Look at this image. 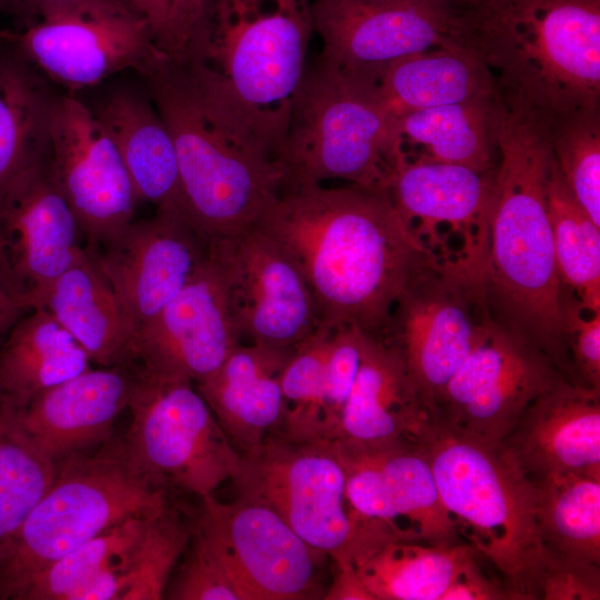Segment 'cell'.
Masks as SVG:
<instances>
[{
  "instance_id": "f1b7e54d",
  "label": "cell",
  "mask_w": 600,
  "mask_h": 600,
  "mask_svg": "<svg viewBox=\"0 0 600 600\" xmlns=\"http://www.w3.org/2000/svg\"><path fill=\"white\" fill-rule=\"evenodd\" d=\"M501 112L499 97L488 94L393 118L398 158L491 171L498 162Z\"/></svg>"
},
{
  "instance_id": "f546056e",
  "label": "cell",
  "mask_w": 600,
  "mask_h": 600,
  "mask_svg": "<svg viewBox=\"0 0 600 600\" xmlns=\"http://www.w3.org/2000/svg\"><path fill=\"white\" fill-rule=\"evenodd\" d=\"M39 306L77 340L92 363L132 362L136 328L88 251L52 282Z\"/></svg>"
},
{
  "instance_id": "ee69618b",
  "label": "cell",
  "mask_w": 600,
  "mask_h": 600,
  "mask_svg": "<svg viewBox=\"0 0 600 600\" xmlns=\"http://www.w3.org/2000/svg\"><path fill=\"white\" fill-rule=\"evenodd\" d=\"M542 600H599L600 564L551 558L540 590Z\"/></svg>"
},
{
  "instance_id": "60d3db41",
  "label": "cell",
  "mask_w": 600,
  "mask_h": 600,
  "mask_svg": "<svg viewBox=\"0 0 600 600\" xmlns=\"http://www.w3.org/2000/svg\"><path fill=\"white\" fill-rule=\"evenodd\" d=\"M192 546L164 593L173 600H248L229 562L211 537L197 523Z\"/></svg>"
},
{
  "instance_id": "277c9868",
  "label": "cell",
  "mask_w": 600,
  "mask_h": 600,
  "mask_svg": "<svg viewBox=\"0 0 600 600\" xmlns=\"http://www.w3.org/2000/svg\"><path fill=\"white\" fill-rule=\"evenodd\" d=\"M460 41L506 108L553 118L600 107V0H471Z\"/></svg>"
},
{
  "instance_id": "d6986e66",
  "label": "cell",
  "mask_w": 600,
  "mask_h": 600,
  "mask_svg": "<svg viewBox=\"0 0 600 600\" xmlns=\"http://www.w3.org/2000/svg\"><path fill=\"white\" fill-rule=\"evenodd\" d=\"M210 241L182 212L157 209L88 251L131 319L136 334L197 274Z\"/></svg>"
},
{
  "instance_id": "9a60e30c",
  "label": "cell",
  "mask_w": 600,
  "mask_h": 600,
  "mask_svg": "<svg viewBox=\"0 0 600 600\" xmlns=\"http://www.w3.org/2000/svg\"><path fill=\"white\" fill-rule=\"evenodd\" d=\"M482 282L439 268L420 273L381 337L403 359L429 414L474 348L489 317Z\"/></svg>"
},
{
  "instance_id": "603a6c76",
  "label": "cell",
  "mask_w": 600,
  "mask_h": 600,
  "mask_svg": "<svg viewBox=\"0 0 600 600\" xmlns=\"http://www.w3.org/2000/svg\"><path fill=\"white\" fill-rule=\"evenodd\" d=\"M133 362L90 368L8 409L9 422L57 463L110 440L138 377Z\"/></svg>"
},
{
  "instance_id": "ba28073f",
  "label": "cell",
  "mask_w": 600,
  "mask_h": 600,
  "mask_svg": "<svg viewBox=\"0 0 600 600\" xmlns=\"http://www.w3.org/2000/svg\"><path fill=\"white\" fill-rule=\"evenodd\" d=\"M277 160L282 192L327 180L387 190L398 152L376 83L319 60L297 91Z\"/></svg>"
},
{
  "instance_id": "b9f144b4",
  "label": "cell",
  "mask_w": 600,
  "mask_h": 600,
  "mask_svg": "<svg viewBox=\"0 0 600 600\" xmlns=\"http://www.w3.org/2000/svg\"><path fill=\"white\" fill-rule=\"evenodd\" d=\"M367 333L352 326L331 328L321 403V442L338 438L342 413L361 362Z\"/></svg>"
},
{
  "instance_id": "f35d334b",
  "label": "cell",
  "mask_w": 600,
  "mask_h": 600,
  "mask_svg": "<svg viewBox=\"0 0 600 600\" xmlns=\"http://www.w3.org/2000/svg\"><path fill=\"white\" fill-rule=\"evenodd\" d=\"M550 140L564 183L600 227V107L551 118Z\"/></svg>"
},
{
  "instance_id": "83f0119b",
  "label": "cell",
  "mask_w": 600,
  "mask_h": 600,
  "mask_svg": "<svg viewBox=\"0 0 600 600\" xmlns=\"http://www.w3.org/2000/svg\"><path fill=\"white\" fill-rule=\"evenodd\" d=\"M93 112L116 143L139 202L188 217L174 144L152 100L122 89Z\"/></svg>"
},
{
  "instance_id": "e0dca14e",
  "label": "cell",
  "mask_w": 600,
  "mask_h": 600,
  "mask_svg": "<svg viewBox=\"0 0 600 600\" xmlns=\"http://www.w3.org/2000/svg\"><path fill=\"white\" fill-rule=\"evenodd\" d=\"M48 162L88 251L133 220L139 200L121 154L96 113L73 96L56 94L52 100Z\"/></svg>"
},
{
  "instance_id": "484cf974",
  "label": "cell",
  "mask_w": 600,
  "mask_h": 600,
  "mask_svg": "<svg viewBox=\"0 0 600 600\" xmlns=\"http://www.w3.org/2000/svg\"><path fill=\"white\" fill-rule=\"evenodd\" d=\"M477 553L468 542L440 547L408 541L388 523L357 516L353 534L337 556L352 563L374 600H440Z\"/></svg>"
},
{
  "instance_id": "4fadbf2b",
  "label": "cell",
  "mask_w": 600,
  "mask_h": 600,
  "mask_svg": "<svg viewBox=\"0 0 600 600\" xmlns=\"http://www.w3.org/2000/svg\"><path fill=\"white\" fill-rule=\"evenodd\" d=\"M497 168V167H496ZM496 169L399 158L387 192L432 261L483 280Z\"/></svg>"
},
{
  "instance_id": "2e32d148",
  "label": "cell",
  "mask_w": 600,
  "mask_h": 600,
  "mask_svg": "<svg viewBox=\"0 0 600 600\" xmlns=\"http://www.w3.org/2000/svg\"><path fill=\"white\" fill-rule=\"evenodd\" d=\"M452 0H311L320 60L377 83L397 60L460 41Z\"/></svg>"
},
{
  "instance_id": "7a4b0ae2",
  "label": "cell",
  "mask_w": 600,
  "mask_h": 600,
  "mask_svg": "<svg viewBox=\"0 0 600 600\" xmlns=\"http://www.w3.org/2000/svg\"><path fill=\"white\" fill-rule=\"evenodd\" d=\"M551 118L502 106L484 270L487 301L503 324L538 344L562 368L566 298L548 213L554 160Z\"/></svg>"
},
{
  "instance_id": "f6af8a7d",
  "label": "cell",
  "mask_w": 600,
  "mask_h": 600,
  "mask_svg": "<svg viewBox=\"0 0 600 600\" xmlns=\"http://www.w3.org/2000/svg\"><path fill=\"white\" fill-rule=\"evenodd\" d=\"M207 0H170L161 50L182 62Z\"/></svg>"
},
{
  "instance_id": "816d5d0a",
  "label": "cell",
  "mask_w": 600,
  "mask_h": 600,
  "mask_svg": "<svg viewBox=\"0 0 600 600\" xmlns=\"http://www.w3.org/2000/svg\"><path fill=\"white\" fill-rule=\"evenodd\" d=\"M7 422V407L0 400V431Z\"/></svg>"
},
{
  "instance_id": "cb8c5ba5",
  "label": "cell",
  "mask_w": 600,
  "mask_h": 600,
  "mask_svg": "<svg viewBox=\"0 0 600 600\" xmlns=\"http://www.w3.org/2000/svg\"><path fill=\"white\" fill-rule=\"evenodd\" d=\"M501 444L531 481L566 473L600 476V391L561 376Z\"/></svg>"
},
{
  "instance_id": "5b68a950",
  "label": "cell",
  "mask_w": 600,
  "mask_h": 600,
  "mask_svg": "<svg viewBox=\"0 0 600 600\" xmlns=\"http://www.w3.org/2000/svg\"><path fill=\"white\" fill-rule=\"evenodd\" d=\"M139 73L171 134L193 226L210 241L254 224L282 192L277 159L162 50Z\"/></svg>"
},
{
  "instance_id": "ac0fdd59",
  "label": "cell",
  "mask_w": 600,
  "mask_h": 600,
  "mask_svg": "<svg viewBox=\"0 0 600 600\" xmlns=\"http://www.w3.org/2000/svg\"><path fill=\"white\" fill-rule=\"evenodd\" d=\"M197 524L218 546L248 600L319 598L318 563L323 552L308 544L268 506L238 496L230 502L201 498Z\"/></svg>"
},
{
  "instance_id": "681fc988",
  "label": "cell",
  "mask_w": 600,
  "mask_h": 600,
  "mask_svg": "<svg viewBox=\"0 0 600 600\" xmlns=\"http://www.w3.org/2000/svg\"><path fill=\"white\" fill-rule=\"evenodd\" d=\"M80 1L83 0H0V10L17 16L29 24L52 9Z\"/></svg>"
},
{
  "instance_id": "1f68e13d",
  "label": "cell",
  "mask_w": 600,
  "mask_h": 600,
  "mask_svg": "<svg viewBox=\"0 0 600 600\" xmlns=\"http://www.w3.org/2000/svg\"><path fill=\"white\" fill-rule=\"evenodd\" d=\"M91 364L84 349L47 309L34 307L0 344V400L9 409H19Z\"/></svg>"
},
{
  "instance_id": "6da1fadb",
  "label": "cell",
  "mask_w": 600,
  "mask_h": 600,
  "mask_svg": "<svg viewBox=\"0 0 600 600\" xmlns=\"http://www.w3.org/2000/svg\"><path fill=\"white\" fill-rule=\"evenodd\" d=\"M293 259L321 324L381 338L399 298L438 268L387 190L308 184L282 192L256 222Z\"/></svg>"
},
{
  "instance_id": "7dc6e473",
  "label": "cell",
  "mask_w": 600,
  "mask_h": 600,
  "mask_svg": "<svg viewBox=\"0 0 600 600\" xmlns=\"http://www.w3.org/2000/svg\"><path fill=\"white\" fill-rule=\"evenodd\" d=\"M334 576L323 594L327 600H374L352 563L342 556L332 558Z\"/></svg>"
},
{
  "instance_id": "8992f818",
  "label": "cell",
  "mask_w": 600,
  "mask_h": 600,
  "mask_svg": "<svg viewBox=\"0 0 600 600\" xmlns=\"http://www.w3.org/2000/svg\"><path fill=\"white\" fill-rule=\"evenodd\" d=\"M460 536L499 571L511 600L540 599L551 558L532 481L500 443L489 446L428 418L414 438Z\"/></svg>"
},
{
  "instance_id": "d6a6232c",
  "label": "cell",
  "mask_w": 600,
  "mask_h": 600,
  "mask_svg": "<svg viewBox=\"0 0 600 600\" xmlns=\"http://www.w3.org/2000/svg\"><path fill=\"white\" fill-rule=\"evenodd\" d=\"M54 96L47 79L12 46H0V197L48 154Z\"/></svg>"
},
{
  "instance_id": "d590c367",
  "label": "cell",
  "mask_w": 600,
  "mask_h": 600,
  "mask_svg": "<svg viewBox=\"0 0 600 600\" xmlns=\"http://www.w3.org/2000/svg\"><path fill=\"white\" fill-rule=\"evenodd\" d=\"M548 213L562 286L578 296L579 306L600 311V227L591 220L564 183L556 160L547 182Z\"/></svg>"
},
{
  "instance_id": "c3c4849f",
  "label": "cell",
  "mask_w": 600,
  "mask_h": 600,
  "mask_svg": "<svg viewBox=\"0 0 600 600\" xmlns=\"http://www.w3.org/2000/svg\"><path fill=\"white\" fill-rule=\"evenodd\" d=\"M32 307L24 293L0 267V344Z\"/></svg>"
},
{
  "instance_id": "7bdbcfd3",
  "label": "cell",
  "mask_w": 600,
  "mask_h": 600,
  "mask_svg": "<svg viewBox=\"0 0 600 600\" xmlns=\"http://www.w3.org/2000/svg\"><path fill=\"white\" fill-rule=\"evenodd\" d=\"M578 301L566 302V340H570L578 382L600 391V311L581 314Z\"/></svg>"
},
{
  "instance_id": "9c48e42d",
  "label": "cell",
  "mask_w": 600,
  "mask_h": 600,
  "mask_svg": "<svg viewBox=\"0 0 600 600\" xmlns=\"http://www.w3.org/2000/svg\"><path fill=\"white\" fill-rule=\"evenodd\" d=\"M138 369L123 440L132 461L157 486L200 498L233 480L242 458L193 382Z\"/></svg>"
},
{
  "instance_id": "f907efd6",
  "label": "cell",
  "mask_w": 600,
  "mask_h": 600,
  "mask_svg": "<svg viewBox=\"0 0 600 600\" xmlns=\"http://www.w3.org/2000/svg\"><path fill=\"white\" fill-rule=\"evenodd\" d=\"M130 2L149 21L157 44L161 49L170 0H130Z\"/></svg>"
},
{
  "instance_id": "30bf717a",
  "label": "cell",
  "mask_w": 600,
  "mask_h": 600,
  "mask_svg": "<svg viewBox=\"0 0 600 600\" xmlns=\"http://www.w3.org/2000/svg\"><path fill=\"white\" fill-rule=\"evenodd\" d=\"M47 80L78 90L137 72L161 49L130 0H83L46 12L21 31L0 34Z\"/></svg>"
},
{
  "instance_id": "4316f807",
  "label": "cell",
  "mask_w": 600,
  "mask_h": 600,
  "mask_svg": "<svg viewBox=\"0 0 600 600\" xmlns=\"http://www.w3.org/2000/svg\"><path fill=\"white\" fill-rule=\"evenodd\" d=\"M429 411L398 350L367 333L358 374L333 443L374 450L414 439Z\"/></svg>"
},
{
  "instance_id": "e575fe53",
  "label": "cell",
  "mask_w": 600,
  "mask_h": 600,
  "mask_svg": "<svg viewBox=\"0 0 600 600\" xmlns=\"http://www.w3.org/2000/svg\"><path fill=\"white\" fill-rule=\"evenodd\" d=\"M193 529L168 506L156 513L142 538L118 568L81 590L74 600H158L191 541Z\"/></svg>"
},
{
  "instance_id": "5bb4252c",
  "label": "cell",
  "mask_w": 600,
  "mask_h": 600,
  "mask_svg": "<svg viewBox=\"0 0 600 600\" xmlns=\"http://www.w3.org/2000/svg\"><path fill=\"white\" fill-rule=\"evenodd\" d=\"M240 343L293 348L317 330L320 317L300 269L257 223L210 240Z\"/></svg>"
},
{
  "instance_id": "4dcf8cb0",
  "label": "cell",
  "mask_w": 600,
  "mask_h": 600,
  "mask_svg": "<svg viewBox=\"0 0 600 600\" xmlns=\"http://www.w3.org/2000/svg\"><path fill=\"white\" fill-rule=\"evenodd\" d=\"M392 118L497 94L481 59L461 42L417 52L394 61L376 83Z\"/></svg>"
},
{
  "instance_id": "52a82bcc",
  "label": "cell",
  "mask_w": 600,
  "mask_h": 600,
  "mask_svg": "<svg viewBox=\"0 0 600 600\" xmlns=\"http://www.w3.org/2000/svg\"><path fill=\"white\" fill-rule=\"evenodd\" d=\"M167 507L166 489L132 461L124 442L57 463L54 479L0 557V596L17 598L47 566L124 521Z\"/></svg>"
},
{
  "instance_id": "d4e9b609",
  "label": "cell",
  "mask_w": 600,
  "mask_h": 600,
  "mask_svg": "<svg viewBox=\"0 0 600 600\" xmlns=\"http://www.w3.org/2000/svg\"><path fill=\"white\" fill-rule=\"evenodd\" d=\"M293 348L239 343L210 376L193 383L241 457L281 428V376Z\"/></svg>"
},
{
  "instance_id": "ffe728a7",
  "label": "cell",
  "mask_w": 600,
  "mask_h": 600,
  "mask_svg": "<svg viewBox=\"0 0 600 600\" xmlns=\"http://www.w3.org/2000/svg\"><path fill=\"white\" fill-rule=\"evenodd\" d=\"M82 241L47 154L23 170L0 197V267L34 308L52 282L84 257Z\"/></svg>"
},
{
  "instance_id": "74e56055",
  "label": "cell",
  "mask_w": 600,
  "mask_h": 600,
  "mask_svg": "<svg viewBox=\"0 0 600 600\" xmlns=\"http://www.w3.org/2000/svg\"><path fill=\"white\" fill-rule=\"evenodd\" d=\"M57 462L8 420L0 431V557L52 483Z\"/></svg>"
},
{
  "instance_id": "bcb514c9",
  "label": "cell",
  "mask_w": 600,
  "mask_h": 600,
  "mask_svg": "<svg viewBox=\"0 0 600 600\" xmlns=\"http://www.w3.org/2000/svg\"><path fill=\"white\" fill-rule=\"evenodd\" d=\"M477 554L470 558L442 593L440 600H506L508 592L501 580L488 578L479 568Z\"/></svg>"
},
{
  "instance_id": "7402d4cb",
  "label": "cell",
  "mask_w": 600,
  "mask_h": 600,
  "mask_svg": "<svg viewBox=\"0 0 600 600\" xmlns=\"http://www.w3.org/2000/svg\"><path fill=\"white\" fill-rule=\"evenodd\" d=\"M240 343L220 277L210 259L134 338L131 361L193 383L216 371Z\"/></svg>"
},
{
  "instance_id": "8fae6325",
  "label": "cell",
  "mask_w": 600,
  "mask_h": 600,
  "mask_svg": "<svg viewBox=\"0 0 600 600\" xmlns=\"http://www.w3.org/2000/svg\"><path fill=\"white\" fill-rule=\"evenodd\" d=\"M561 376L538 344L489 316L430 418L469 439L497 446Z\"/></svg>"
},
{
  "instance_id": "f5cc1de1",
  "label": "cell",
  "mask_w": 600,
  "mask_h": 600,
  "mask_svg": "<svg viewBox=\"0 0 600 600\" xmlns=\"http://www.w3.org/2000/svg\"><path fill=\"white\" fill-rule=\"evenodd\" d=\"M452 1H454V2H457L459 4H464V3L470 2L471 0H452Z\"/></svg>"
},
{
  "instance_id": "ab89813d",
  "label": "cell",
  "mask_w": 600,
  "mask_h": 600,
  "mask_svg": "<svg viewBox=\"0 0 600 600\" xmlns=\"http://www.w3.org/2000/svg\"><path fill=\"white\" fill-rule=\"evenodd\" d=\"M331 328L320 324L297 344L281 376L286 411L281 436L294 442H321V403Z\"/></svg>"
},
{
  "instance_id": "44dd1931",
  "label": "cell",
  "mask_w": 600,
  "mask_h": 600,
  "mask_svg": "<svg viewBox=\"0 0 600 600\" xmlns=\"http://www.w3.org/2000/svg\"><path fill=\"white\" fill-rule=\"evenodd\" d=\"M334 446L344 467L346 497L354 514L381 520L408 541L440 547L462 542L414 439L374 450Z\"/></svg>"
},
{
  "instance_id": "7c38bea8",
  "label": "cell",
  "mask_w": 600,
  "mask_h": 600,
  "mask_svg": "<svg viewBox=\"0 0 600 600\" xmlns=\"http://www.w3.org/2000/svg\"><path fill=\"white\" fill-rule=\"evenodd\" d=\"M238 496L276 511L308 544L331 558L348 546L357 522L346 497V472L333 443L294 442L270 434L241 457Z\"/></svg>"
},
{
  "instance_id": "836d02e7",
  "label": "cell",
  "mask_w": 600,
  "mask_h": 600,
  "mask_svg": "<svg viewBox=\"0 0 600 600\" xmlns=\"http://www.w3.org/2000/svg\"><path fill=\"white\" fill-rule=\"evenodd\" d=\"M532 483L537 524L549 557L600 564V476L566 473Z\"/></svg>"
},
{
  "instance_id": "db71d44e",
  "label": "cell",
  "mask_w": 600,
  "mask_h": 600,
  "mask_svg": "<svg viewBox=\"0 0 600 600\" xmlns=\"http://www.w3.org/2000/svg\"><path fill=\"white\" fill-rule=\"evenodd\" d=\"M0 46H1V36H0Z\"/></svg>"
},
{
  "instance_id": "8d00e7d4",
  "label": "cell",
  "mask_w": 600,
  "mask_h": 600,
  "mask_svg": "<svg viewBox=\"0 0 600 600\" xmlns=\"http://www.w3.org/2000/svg\"><path fill=\"white\" fill-rule=\"evenodd\" d=\"M158 512L130 517L78 546L37 573L17 599L74 600L127 559Z\"/></svg>"
},
{
  "instance_id": "3957f363",
  "label": "cell",
  "mask_w": 600,
  "mask_h": 600,
  "mask_svg": "<svg viewBox=\"0 0 600 600\" xmlns=\"http://www.w3.org/2000/svg\"><path fill=\"white\" fill-rule=\"evenodd\" d=\"M312 32L311 0H207L181 63L277 159Z\"/></svg>"
}]
</instances>
